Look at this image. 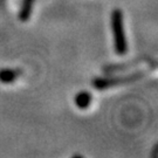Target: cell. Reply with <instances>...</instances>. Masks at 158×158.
Returning a JSON list of instances; mask_svg holds the SVG:
<instances>
[{"mask_svg": "<svg viewBox=\"0 0 158 158\" xmlns=\"http://www.w3.org/2000/svg\"><path fill=\"white\" fill-rule=\"evenodd\" d=\"M111 27L115 36V51L118 55H123L128 51V44L125 39L123 12L116 8L111 13Z\"/></svg>", "mask_w": 158, "mask_h": 158, "instance_id": "1", "label": "cell"}, {"mask_svg": "<svg viewBox=\"0 0 158 158\" xmlns=\"http://www.w3.org/2000/svg\"><path fill=\"white\" fill-rule=\"evenodd\" d=\"M91 103V95L88 91H80L75 96V104L80 109H87Z\"/></svg>", "mask_w": 158, "mask_h": 158, "instance_id": "4", "label": "cell"}, {"mask_svg": "<svg viewBox=\"0 0 158 158\" xmlns=\"http://www.w3.org/2000/svg\"><path fill=\"white\" fill-rule=\"evenodd\" d=\"M143 73H135L129 76H125V77H113V79H106V77H100V79H95L93 81V85L95 87L96 89H106L109 87H114V85H124L131 81H135V80L139 79Z\"/></svg>", "mask_w": 158, "mask_h": 158, "instance_id": "2", "label": "cell"}, {"mask_svg": "<svg viewBox=\"0 0 158 158\" xmlns=\"http://www.w3.org/2000/svg\"><path fill=\"white\" fill-rule=\"evenodd\" d=\"M34 0H23V7H21V11L19 14V18L21 21H27L31 17V13H32V7H33Z\"/></svg>", "mask_w": 158, "mask_h": 158, "instance_id": "5", "label": "cell"}, {"mask_svg": "<svg viewBox=\"0 0 158 158\" xmlns=\"http://www.w3.org/2000/svg\"><path fill=\"white\" fill-rule=\"evenodd\" d=\"M20 70L19 69H13V68H4L0 69V82L2 83H12L20 76Z\"/></svg>", "mask_w": 158, "mask_h": 158, "instance_id": "3", "label": "cell"}]
</instances>
